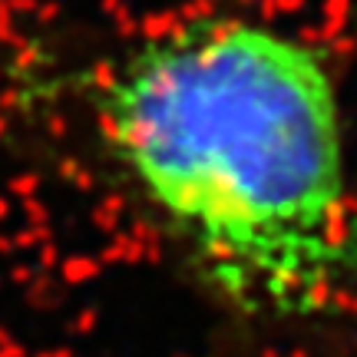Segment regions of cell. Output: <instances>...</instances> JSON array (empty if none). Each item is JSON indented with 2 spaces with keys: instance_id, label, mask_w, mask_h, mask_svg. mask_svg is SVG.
<instances>
[{
  "instance_id": "1",
  "label": "cell",
  "mask_w": 357,
  "mask_h": 357,
  "mask_svg": "<svg viewBox=\"0 0 357 357\" xmlns=\"http://www.w3.org/2000/svg\"><path fill=\"white\" fill-rule=\"evenodd\" d=\"M93 126L222 307L314 328L357 294V178L341 79L291 24L178 17L93 79Z\"/></svg>"
}]
</instances>
